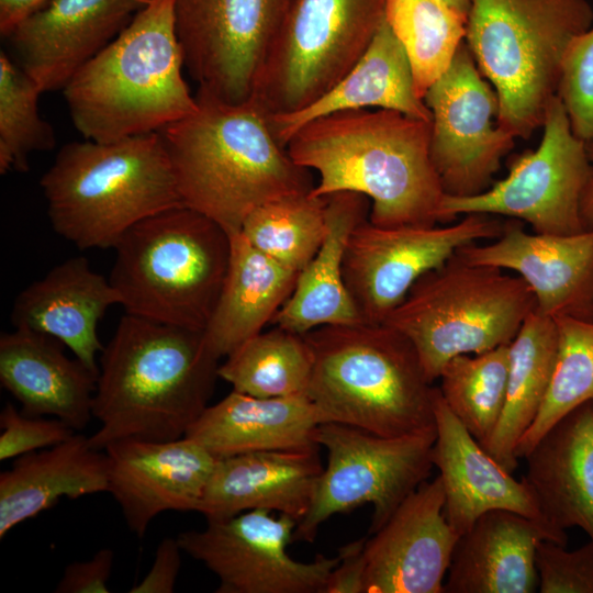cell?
<instances>
[{
  "label": "cell",
  "instance_id": "1",
  "mask_svg": "<svg viewBox=\"0 0 593 593\" xmlns=\"http://www.w3.org/2000/svg\"><path fill=\"white\" fill-rule=\"evenodd\" d=\"M430 127L395 110H346L305 123L286 148L317 175L312 195L360 193L379 226L435 225L446 194L430 158Z\"/></svg>",
  "mask_w": 593,
  "mask_h": 593
},
{
  "label": "cell",
  "instance_id": "2",
  "mask_svg": "<svg viewBox=\"0 0 593 593\" xmlns=\"http://www.w3.org/2000/svg\"><path fill=\"white\" fill-rule=\"evenodd\" d=\"M195 99L194 112L158 131L182 205L231 235L258 206L312 191V171L292 160L253 98L230 103L198 90Z\"/></svg>",
  "mask_w": 593,
  "mask_h": 593
},
{
  "label": "cell",
  "instance_id": "3",
  "mask_svg": "<svg viewBox=\"0 0 593 593\" xmlns=\"http://www.w3.org/2000/svg\"><path fill=\"white\" fill-rule=\"evenodd\" d=\"M219 361L203 331L125 313L101 351L92 405L100 427L91 445L186 436L209 405Z\"/></svg>",
  "mask_w": 593,
  "mask_h": 593
},
{
  "label": "cell",
  "instance_id": "4",
  "mask_svg": "<svg viewBox=\"0 0 593 593\" xmlns=\"http://www.w3.org/2000/svg\"><path fill=\"white\" fill-rule=\"evenodd\" d=\"M174 0H150L64 86L76 130L96 142L158 132L197 109L183 78Z\"/></svg>",
  "mask_w": 593,
  "mask_h": 593
},
{
  "label": "cell",
  "instance_id": "5",
  "mask_svg": "<svg viewBox=\"0 0 593 593\" xmlns=\"http://www.w3.org/2000/svg\"><path fill=\"white\" fill-rule=\"evenodd\" d=\"M303 336L313 358L306 395L325 423L385 437L436 430V387L401 333L383 323H358Z\"/></svg>",
  "mask_w": 593,
  "mask_h": 593
},
{
  "label": "cell",
  "instance_id": "6",
  "mask_svg": "<svg viewBox=\"0 0 593 593\" xmlns=\"http://www.w3.org/2000/svg\"><path fill=\"white\" fill-rule=\"evenodd\" d=\"M40 184L53 230L82 250L114 248L136 223L182 205L159 132L65 144Z\"/></svg>",
  "mask_w": 593,
  "mask_h": 593
},
{
  "label": "cell",
  "instance_id": "7",
  "mask_svg": "<svg viewBox=\"0 0 593 593\" xmlns=\"http://www.w3.org/2000/svg\"><path fill=\"white\" fill-rule=\"evenodd\" d=\"M109 277L126 314L204 331L227 273L231 238L184 205L127 230Z\"/></svg>",
  "mask_w": 593,
  "mask_h": 593
},
{
  "label": "cell",
  "instance_id": "8",
  "mask_svg": "<svg viewBox=\"0 0 593 593\" xmlns=\"http://www.w3.org/2000/svg\"><path fill=\"white\" fill-rule=\"evenodd\" d=\"M592 24L588 0H470L466 44L495 89L502 128L528 138L542 125L567 49Z\"/></svg>",
  "mask_w": 593,
  "mask_h": 593
},
{
  "label": "cell",
  "instance_id": "9",
  "mask_svg": "<svg viewBox=\"0 0 593 593\" xmlns=\"http://www.w3.org/2000/svg\"><path fill=\"white\" fill-rule=\"evenodd\" d=\"M535 311L534 293L521 277L456 253L423 275L383 324L410 340L434 382L456 356L510 345Z\"/></svg>",
  "mask_w": 593,
  "mask_h": 593
},
{
  "label": "cell",
  "instance_id": "10",
  "mask_svg": "<svg viewBox=\"0 0 593 593\" xmlns=\"http://www.w3.org/2000/svg\"><path fill=\"white\" fill-rule=\"evenodd\" d=\"M387 0H287L253 99L268 115L301 110L360 59L384 20Z\"/></svg>",
  "mask_w": 593,
  "mask_h": 593
},
{
  "label": "cell",
  "instance_id": "11",
  "mask_svg": "<svg viewBox=\"0 0 593 593\" xmlns=\"http://www.w3.org/2000/svg\"><path fill=\"white\" fill-rule=\"evenodd\" d=\"M435 440L436 430L385 437L345 424H321L316 443L326 450V465L293 541L312 542L331 516L362 504L372 505L368 535L376 533L430 475Z\"/></svg>",
  "mask_w": 593,
  "mask_h": 593
},
{
  "label": "cell",
  "instance_id": "12",
  "mask_svg": "<svg viewBox=\"0 0 593 593\" xmlns=\"http://www.w3.org/2000/svg\"><path fill=\"white\" fill-rule=\"evenodd\" d=\"M541 126L539 146L514 157L504 179L474 195H445L441 224L460 215L488 214L525 221L538 234L585 231L581 200L592 167L586 142L573 133L558 96L549 102Z\"/></svg>",
  "mask_w": 593,
  "mask_h": 593
},
{
  "label": "cell",
  "instance_id": "13",
  "mask_svg": "<svg viewBox=\"0 0 593 593\" xmlns=\"http://www.w3.org/2000/svg\"><path fill=\"white\" fill-rule=\"evenodd\" d=\"M505 225L488 214H467L445 225L359 223L347 240L343 275L362 322L382 324L423 275L463 246L497 238Z\"/></svg>",
  "mask_w": 593,
  "mask_h": 593
},
{
  "label": "cell",
  "instance_id": "14",
  "mask_svg": "<svg viewBox=\"0 0 593 593\" xmlns=\"http://www.w3.org/2000/svg\"><path fill=\"white\" fill-rule=\"evenodd\" d=\"M201 530L177 536L184 553L219 579L216 593H322L339 556L294 560L288 552L298 522L251 510L222 519H206Z\"/></svg>",
  "mask_w": 593,
  "mask_h": 593
},
{
  "label": "cell",
  "instance_id": "15",
  "mask_svg": "<svg viewBox=\"0 0 593 593\" xmlns=\"http://www.w3.org/2000/svg\"><path fill=\"white\" fill-rule=\"evenodd\" d=\"M467 44L423 100L432 113L430 158L446 195L485 191L515 137L496 119V92L483 80Z\"/></svg>",
  "mask_w": 593,
  "mask_h": 593
},
{
  "label": "cell",
  "instance_id": "16",
  "mask_svg": "<svg viewBox=\"0 0 593 593\" xmlns=\"http://www.w3.org/2000/svg\"><path fill=\"white\" fill-rule=\"evenodd\" d=\"M287 0H174L184 68L199 91L242 103L254 93Z\"/></svg>",
  "mask_w": 593,
  "mask_h": 593
},
{
  "label": "cell",
  "instance_id": "17",
  "mask_svg": "<svg viewBox=\"0 0 593 593\" xmlns=\"http://www.w3.org/2000/svg\"><path fill=\"white\" fill-rule=\"evenodd\" d=\"M103 451L108 460L107 492L138 538L164 512H198L217 461L187 436L174 440L121 439Z\"/></svg>",
  "mask_w": 593,
  "mask_h": 593
},
{
  "label": "cell",
  "instance_id": "18",
  "mask_svg": "<svg viewBox=\"0 0 593 593\" xmlns=\"http://www.w3.org/2000/svg\"><path fill=\"white\" fill-rule=\"evenodd\" d=\"M441 479L423 482L366 539L365 593H443L459 535L444 515Z\"/></svg>",
  "mask_w": 593,
  "mask_h": 593
},
{
  "label": "cell",
  "instance_id": "19",
  "mask_svg": "<svg viewBox=\"0 0 593 593\" xmlns=\"http://www.w3.org/2000/svg\"><path fill=\"white\" fill-rule=\"evenodd\" d=\"M457 253L468 262L515 272L542 315L593 320V227L568 235L538 234L510 222L497 238Z\"/></svg>",
  "mask_w": 593,
  "mask_h": 593
},
{
  "label": "cell",
  "instance_id": "20",
  "mask_svg": "<svg viewBox=\"0 0 593 593\" xmlns=\"http://www.w3.org/2000/svg\"><path fill=\"white\" fill-rule=\"evenodd\" d=\"M149 1L52 0L7 38L43 92L63 89Z\"/></svg>",
  "mask_w": 593,
  "mask_h": 593
},
{
  "label": "cell",
  "instance_id": "21",
  "mask_svg": "<svg viewBox=\"0 0 593 593\" xmlns=\"http://www.w3.org/2000/svg\"><path fill=\"white\" fill-rule=\"evenodd\" d=\"M434 415L433 463L444 485L445 518L459 536L482 514L506 510L535 521L555 542L566 546L546 524L525 480L517 481L480 445L449 410L438 388L434 395Z\"/></svg>",
  "mask_w": 593,
  "mask_h": 593
},
{
  "label": "cell",
  "instance_id": "22",
  "mask_svg": "<svg viewBox=\"0 0 593 593\" xmlns=\"http://www.w3.org/2000/svg\"><path fill=\"white\" fill-rule=\"evenodd\" d=\"M320 447L246 452L216 461L198 513L222 519L251 510L307 514L324 466Z\"/></svg>",
  "mask_w": 593,
  "mask_h": 593
},
{
  "label": "cell",
  "instance_id": "23",
  "mask_svg": "<svg viewBox=\"0 0 593 593\" xmlns=\"http://www.w3.org/2000/svg\"><path fill=\"white\" fill-rule=\"evenodd\" d=\"M114 304H120V296L110 280L92 270L86 257L77 256L25 287L13 301L10 318L14 328L60 340L99 374L97 358L104 346L98 324Z\"/></svg>",
  "mask_w": 593,
  "mask_h": 593
},
{
  "label": "cell",
  "instance_id": "24",
  "mask_svg": "<svg viewBox=\"0 0 593 593\" xmlns=\"http://www.w3.org/2000/svg\"><path fill=\"white\" fill-rule=\"evenodd\" d=\"M65 345L43 333L14 328L0 336V382L29 416H51L76 432L92 415L98 374L78 358H68Z\"/></svg>",
  "mask_w": 593,
  "mask_h": 593
},
{
  "label": "cell",
  "instance_id": "25",
  "mask_svg": "<svg viewBox=\"0 0 593 593\" xmlns=\"http://www.w3.org/2000/svg\"><path fill=\"white\" fill-rule=\"evenodd\" d=\"M523 477L549 526L583 529L593 540V401L559 419L524 458Z\"/></svg>",
  "mask_w": 593,
  "mask_h": 593
},
{
  "label": "cell",
  "instance_id": "26",
  "mask_svg": "<svg viewBox=\"0 0 593 593\" xmlns=\"http://www.w3.org/2000/svg\"><path fill=\"white\" fill-rule=\"evenodd\" d=\"M552 540L535 521L492 510L458 537L445 579L447 593H532L538 591L536 550Z\"/></svg>",
  "mask_w": 593,
  "mask_h": 593
},
{
  "label": "cell",
  "instance_id": "27",
  "mask_svg": "<svg viewBox=\"0 0 593 593\" xmlns=\"http://www.w3.org/2000/svg\"><path fill=\"white\" fill-rule=\"evenodd\" d=\"M324 423L306 394L258 398L232 390L208 405L186 436L220 459L254 451L320 447L316 430Z\"/></svg>",
  "mask_w": 593,
  "mask_h": 593
},
{
  "label": "cell",
  "instance_id": "28",
  "mask_svg": "<svg viewBox=\"0 0 593 593\" xmlns=\"http://www.w3.org/2000/svg\"><path fill=\"white\" fill-rule=\"evenodd\" d=\"M107 491L105 452L78 432L63 443L22 455L0 473V538L63 497Z\"/></svg>",
  "mask_w": 593,
  "mask_h": 593
},
{
  "label": "cell",
  "instance_id": "29",
  "mask_svg": "<svg viewBox=\"0 0 593 593\" xmlns=\"http://www.w3.org/2000/svg\"><path fill=\"white\" fill-rule=\"evenodd\" d=\"M355 109H389L432 121L429 109L416 93L405 52L385 20L360 59L325 94L301 110L268 119L276 138L287 147L305 123Z\"/></svg>",
  "mask_w": 593,
  "mask_h": 593
},
{
  "label": "cell",
  "instance_id": "30",
  "mask_svg": "<svg viewBox=\"0 0 593 593\" xmlns=\"http://www.w3.org/2000/svg\"><path fill=\"white\" fill-rule=\"evenodd\" d=\"M369 211L370 201L360 193L327 195L324 240L271 323L301 335L326 325L363 323L346 288L343 264L349 235Z\"/></svg>",
  "mask_w": 593,
  "mask_h": 593
},
{
  "label": "cell",
  "instance_id": "31",
  "mask_svg": "<svg viewBox=\"0 0 593 593\" xmlns=\"http://www.w3.org/2000/svg\"><path fill=\"white\" fill-rule=\"evenodd\" d=\"M227 273L204 339L219 359L256 336L292 293L299 272L256 249L243 235H230Z\"/></svg>",
  "mask_w": 593,
  "mask_h": 593
},
{
  "label": "cell",
  "instance_id": "32",
  "mask_svg": "<svg viewBox=\"0 0 593 593\" xmlns=\"http://www.w3.org/2000/svg\"><path fill=\"white\" fill-rule=\"evenodd\" d=\"M558 346L552 317L533 312L508 345L506 400L497 425L482 446L513 473L518 465L515 450L536 418L551 380Z\"/></svg>",
  "mask_w": 593,
  "mask_h": 593
},
{
  "label": "cell",
  "instance_id": "33",
  "mask_svg": "<svg viewBox=\"0 0 593 593\" xmlns=\"http://www.w3.org/2000/svg\"><path fill=\"white\" fill-rule=\"evenodd\" d=\"M219 367V377L234 391L258 398L307 393L313 358L303 335L277 326L260 332Z\"/></svg>",
  "mask_w": 593,
  "mask_h": 593
},
{
  "label": "cell",
  "instance_id": "34",
  "mask_svg": "<svg viewBox=\"0 0 593 593\" xmlns=\"http://www.w3.org/2000/svg\"><path fill=\"white\" fill-rule=\"evenodd\" d=\"M384 20L405 52L423 99L463 43L467 18L438 0H387Z\"/></svg>",
  "mask_w": 593,
  "mask_h": 593
},
{
  "label": "cell",
  "instance_id": "35",
  "mask_svg": "<svg viewBox=\"0 0 593 593\" xmlns=\"http://www.w3.org/2000/svg\"><path fill=\"white\" fill-rule=\"evenodd\" d=\"M510 366L508 345L450 359L438 379L449 410L483 446L504 409Z\"/></svg>",
  "mask_w": 593,
  "mask_h": 593
},
{
  "label": "cell",
  "instance_id": "36",
  "mask_svg": "<svg viewBox=\"0 0 593 593\" xmlns=\"http://www.w3.org/2000/svg\"><path fill=\"white\" fill-rule=\"evenodd\" d=\"M326 228L327 197L309 192L258 206L240 232L256 249L300 272L321 247Z\"/></svg>",
  "mask_w": 593,
  "mask_h": 593
},
{
  "label": "cell",
  "instance_id": "37",
  "mask_svg": "<svg viewBox=\"0 0 593 593\" xmlns=\"http://www.w3.org/2000/svg\"><path fill=\"white\" fill-rule=\"evenodd\" d=\"M558 346L549 388L541 407L518 441L517 459L562 417L593 401V320L557 316Z\"/></svg>",
  "mask_w": 593,
  "mask_h": 593
},
{
  "label": "cell",
  "instance_id": "38",
  "mask_svg": "<svg viewBox=\"0 0 593 593\" xmlns=\"http://www.w3.org/2000/svg\"><path fill=\"white\" fill-rule=\"evenodd\" d=\"M40 86L3 51L0 53V174L29 170V156L51 150L52 125L38 112Z\"/></svg>",
  "mask_w": 593,
  "mask_h": 593
},
{
  "label": "cell",
  "instance_id": "39",
  "mask_svg": "<svg viewBox=\"0 0 593 593\" xmlns=\"http://www.w3.org/2000/svg\"><path fill=\"white\" fill-rule=\"evenodd\" d=\"M557 96L573 133L586 143L593 142V24L569 45Z\"/></svg>",
  "mask_w": 593,
  "mask_h": 593
},
{
  "label": "cell",
  "instance_id": "40",
  "mask_svg": "<svg viewBox=\"0 0 593 593\" xmlns=\"http://www.w3.org/2000/svg\"><path fill=\"white\" fill-rule=\"evenodd\" d=\"M540 593H593V540L567 550L542 539L536 550Z\"/></svg>",
  "mask_w": 593,
  "mask_h": 593
},
{
  "label": "cell",
  "instance_id": "41",
  "mask_svg": "<svg viewBox=\"0 0 593 593\" xmlns=\"http://www.w3.org/2000/svg\"><path fill=\"white\" fill-rule=\"evenodd\" d=\"M0 460L52 447L77 432L58 418L29 416L7 403L0 412Z\"/></svg>",
  "mask_w": 593,
  "mask_h": 593
},
{
  "label": "cell",
  "instance_id": "42",
  "mask_svg": "<svg viewBox=\"0 0 593 593\" xmlns=\"http://www.w3.org/2000/svg\"><path fill=\"white\" fill-rule=\"evenodd\" d=\"M114 562L110 548L98 550L85 561L69 563L56 585V593H109L108 581Z\"/></svg>",
  "mask_w": 593,
  "mask_h": 593
},
{
  "label": "cell",
  "instance_id": "43",
  "mask_svg": "<svg viewBox=\"0 0 593 593\" xmlns=\"http://www.w3.org/2000/svg\"><path fill=\"white\" fill-rule=\"evenodd\" d=\"M182 549L177 537H165L158 544L147 574L130 593H172L181 567Z\"/></svg>",
  "mask_w": 593,
  "mask_h": 593
},
{
  "label": "cell",
  "instance_id": "44",
  "mask_svg": "<svg viewBox=\"0 0 593 593\" xmlns=\"http://www.w3.org/2000/svg\"><path fill=\"white\" fill-rule=\"evenodd\" d=\"M367 537L339 548V561L332 570L322 593H365Z\"/></svg>",
  "mask_w": 593,
  "mask_h": 593
},
{
  "label": "cell",
  "instance_id": "45",
  "mask_svg": "<svg viewBox=\"0 0 593 593\" xmlns=\"http://www.w3.org/2000/svg\"><path fill=\"white\" fill-rule=\"evenodd\" d=\"M52 0H0V33L7 37L24 20Z\"/></svg>",
  "mask_w": 593,
  "mask_h": 593
},
{
  "label": "cell",
  "instance_id": "46",
  "mask_svg": "<svg viewBox=\"0 0 593 593\" xmlns=\"http://www.w3.org/2000/svg\"><path fill=\"white\" fill-rule=\"evenodd\" d=\"M586 149L592 167L581 200V217L585 230H589L593 227V142L586 143Z\"/></svg>",
  "mask_w": 593,
  "mask_h": 593
},
{
  "label": "cell",
  "instance_id": "47",
  "mask_svg": "<svg viewBox=\"0 0 593 593\" xmlns=\"http://www.w3.org/2000/svg\"><path fill=\"white\" fill-rule=\"evenodd\" d=\"M438 1L468 19V13L470 9V0H438Z\"/></svg>",
  "mask_w": 593,
  "mask_h": 593
}]
</instances>
